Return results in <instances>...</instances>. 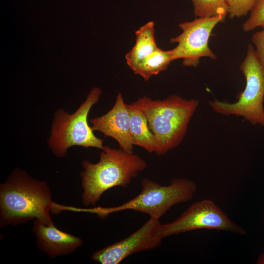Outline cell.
<instances>
[{
    "label": "cell",
    "instance_id": "30bf717a",
    "mask_svg": "<svg viewBox=\"0 0 264 264\" xmlns=\"http://www.w3.org/2000/svg\"><path fill=\"white\" fill-rule=\"evenodd\" d=\"M92 130L114 138L123 151L133 153V142L130 132V117L121 93L117 94L112 108L104 115L89 120Z\"/></svg>",
    "mask_w": 264,
    "mask_h": 264
},
{
    "label": "cell",
    "instance_id": "d6986e66",
    "mask_svg": "<svg viewBox=\"0 0 264 264\" xmlns=\"http://www.w3.org/2000/svg\"><path fill=\"white\" fill-rule=\"evenodd\" d=\"M256 263L257 264H264V251L259 256Z\"/></svg>",
    "mask_w": 264,
    "mask_h": 264
},
{
    "label": "cell",
    "instance_id": "52a82bcc",
    "mask_svg": "<svg viewBox=\"0 0 264 264\" xmlns=\"http://www.w3.org/2000/svg\"><path fill=\"white\" fill-rule=\"evenodd\" d=\"M201 229L225 231L242 235L247 234L214 201L205 199L194 202L175 220L161 223L158 235L163 239Z\"/></svg>",
    "mask_w": 264,
    "mask_h": 264
},
{
    "label": "cell",
    "instance_id": "9a60e30c",
    "mask_svg": "<svg viewBox=\"0 0 264 264\" xmlns=\"http://www.w3.org/2000/svg\"><path fill=\"white\" fill-rule=\"evenodd\" d=\"M195 16L210 18L217 16L225 17L228 14V6L225 0H191Z\"/></svg>",
    "mask_w": 264,
    "mask_h": 264
},
{
    "label": "cell",
    "instance_id": "8fae6325",
    "mask_svg": "<svg viewBox=\"0 0 264 264\" xmlns=\"http://www.w3.org/2000/svg\"><path fill=\"white\" fill-rule=\"evenodd\" d=\"M32 231L39 248L51 259L69 255L83 244L81 238L63 231L54 224L47 225L38 220H34Z\"/></svg>",
    "mask_w": 264,
    "mask_h": 264
},
{
    "label": "cell",
    "instance_id": "2e32d148",
    "mask_svg": "<svg viewBox=\"0 0 264 264\" xmlns=\"http://www.w3.org/2000/svg\"><path fill=\"white\" fill-rule=\"evenodd\" d=\"M230 19L246 16L252 10L257 0H225Z\"/></svg>",
    "mask_w": 264,
    "mask_h": 264
},
{
    "label": "cell",
    "instance_id": "5b68a950",
    "mask_svg": "<svg viewBox=\"0 0 264 264\" xmlns=\"http://www.w3.org/2000/svg\"><path fill=\"white\" fill-rule=\"evenodd\" d=\"M101 94L100 88H92L85 101L72 114L63 109L56 111L51 136L48 139V145L55 155L66 156L67 150L72 146L103 148V140L94 135L88 122L89 110L98 102Z\"/></svg>",
    "mask_w": 264,
    "mask_h": 264
},
{
    "label": "cell",
    "instance_id": "3957f363",
    "mask_svg": "<svg viewBox=\"0 0 264 264\" xmlns=\"http://www.w3.org/2000/svg\"><path fill=\"white\" fill-rule=\"evenodd\" d=\"M146 117L149 129L154 135L158 155H162L183 141L190 121L199 102L173 94L163 99L148 96L132 103Z\"/></svg>",
    "mask_w": 264,
    "mask_h": 264
},
{
    "label": "cell",
    "instance_id": "e0dca14e",
    "mask_svg": "<svg viewBox=\"0 0 264 264\" xmlns=\"http://www.w3.org/2000/svg\"><path fill=\"white\" fill-rule=\"evenodd\" d=\"M252 41L256 47V52L264 67V28L253 34Z\"/></svg>",
    "mask_w": 264,
    "mask_h": 264
},
{
    "label": "cell",
    "instance_id": "277c9868",
    "mask_svg": "<svg viewBox=\"0 0 264 264\" xmlns=\"http://www.w3.org/2000/svg\"><path fill=\"white\" fill-rule=\"evenodd\" d=\"M197 190L196 183L187 178H174L168 185L144 178L138 195L119 206L100 208L99 216L104 217L110 213L131 210L159 220L174 205L191 200Z\"/></svg>",
    "mask_w": 264,
    "mask_h": 264
},
{
    "label": "cell",
    "instance_id": "4fadbf2b",
    "mask_svg": "<svg viewBox=\"0 0 264 264\" xmlns=\"http://www.w3.org/2000/svg\"><path fill=\"white\" fill-rule=\"evenodd\" d=\"M130 117V132L134 145L150 153H156L157 146L154 135L149 129L147 119L141 110L132 103L127 104Z\"/></svg>",
    "mask_w": 264,
    "mask_h": 264
},
{
    "label": "cell",
    "instance_id": "7c38bea8",
    "mask_svg": "<svg viewBox=\"0 0 264 264\" xmlns=\"http://www.w3.org/2000/svg\"><path fill=\"white\" fill-rule=\"evenodd\" d=\"M136 41L132 48L126 54L128 66L133 71L140 62L158 48L154 37V23L150 21L135 31Z\"/></svg>",
    "mask_w": 264,
    "mask_h": 264
},
{
    "label": "cell",
    "instance_id": "9c48e42d",
    "mask_svg": "<svg viewBox=\"0 0 264 264\" xmlns=\"http://www.w3.org/2000/svg\"><path fill=\"white\" fill-rule=\"evenodd\" d=\"M160 224L159 220L150 218L127 237L96 251L91 259L102 264H118L136 253L155 249L162 243Z\"/></svg>",
    "mask_w": 264,
    "mask_h": 264
},
{
    "label": "cell",
    "instance_id": "ac0fdd59",
    "mask_svg": "<svg viewBox=\"0 0 264 264\" xmlns=\"http://www.w3.org/2000/svg\"><path fill=\"white\" fill-rule=\"evenodd\" d=\"M251 15L257 24L264 27V0H257L251 10Z\"/></svg>",
    "mask_w": 264,
    "mask_h": 264
},
{
    "label": "cell",
    "instance_id": "6da1fadb",
    "mask_svg": "<svg viewBox=\"0 0 264 264\" xmlns=\"http://www.w3.org/2000/svg\"><path fill=\"white\" fill-rule=\"evenodd\" d=\"M61 208L52 201L45 181L34 179L19 168L0 184V228L17 226L33 219L53 224L50 213L57 214Z\"/></svg>",
    "mask_w": 264,
    "mask_h": 264
},
{
    "label": "cell",
    "instance_id": "5bb4252c",
    "mask_svg": "<svg viewBox=\"0 0 264 264\" xmlns=\"http://www.w3.org/2000/svg\"><path fill=\"white\" fill-rule=\"evenodd\" d=\"M173 61L171 50H163L158 48L144 58L133 72L148 81L151 76L166 70Z\"/></svg>",
    "mask_w": 264,
    "mask_h": 264
},
{
    "label": "cell",
    "instance_id": "8992f818",
    "mask_svg": "<svg viewBox=\"0 0 264 264\" xmlns=\"http://www.w3.org/2000/svg\"><path fill=\"white\" fill-rule=\"evenodd\" d=\"M246 80L244 90L238 94V100L230 103L215 99L208 102L216 113L242 116L252 125L264 126V67L255 49L248 46L246 56L240 66Z\"/></svg>",
    "mask_w": 264,
    "mask_h": 264
},
{
    "label": "cell",
    "instance_id": "ba28073f",
    "mask_svg": "<svg viewBox=\"0 0 264 264\" xmlns=\"http://www.w3.org/2000/svg\"><path fill=\"white\" fill-rule=\"evenodd\" d=\"M226 17L219 15L210 18H198L191 22L179 23L182 32L178 36L170 39L172 43H176L171 49L174 61L182 59L185 66L197 67L201 57L217 58L208 46V41L213 28L219 22L225 21Z\"/></svg>",
    "mask_w": 264,
    "mask_h": 264
},
{
    "label": "cell",
    "instance_id": "7a4b0ae2",
    "mask_svg": "<svg viewBox=\"0 0 264 264\" xmlns=\"http://www.w3.org/2000/svg\"><path fill=\"white\" fill-rule=\"evenodd\" d=\"M102 150L98 162L84 160L82 163V199L87 207L95 206L103 194L110 188L127 187L147 167V162L140 156L120 148L104 146Z\"/></svg>",
    "mask_w": 264,
    "mask_h": 264
}]
</instances>
